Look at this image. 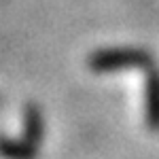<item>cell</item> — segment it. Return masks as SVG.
Returning a JSON list of instances; mask_svg holds the SVG:
<instances>
[{"mask_svg": "<svg viewBox=\"0 0 159 159\" xmlns=\"http://www.w3.org/2000/svg\"><path fill=\"white\" fill-rule=\"evenodd\" d=\"M155 61L151 51L140 47H106V49L93 51L87 57L89 70L98 74L117 72V70H129V68H151Z\"/></svg>", "mask_w": 159, "mask_h": 159, "instance_id": "obj_1", "label": "cell"}, {"mask_svg": "<svg viewBox=\"0 0 159 159\" xmlns=\"http://www.w3.org/2000/svg\"><path fill=\"white\" fill-rule=\"evenodd\" d=\"M144 125L148 132L159 134V68H147L144 81Z\"/></svg>", "mask_w": 159, "mask_h": 159, "instance_id": "obj_2", "label": "cell"}, {"mask_svg": "<svg viewBox=\"0 0 159 159\" xmlns=\"http://www.w3.org/2000/svg\"><path fill=\"white\" fill-rule=\"evenodd\" d=\"M38 147L21 138L0 136V159H36Z\"/></svg>", "mask_w": 159, "mask_h": 159, "instance_id": "obj_3", "label": "cell"}, {"mask_svg": "<svg viewBox=\"0 0 159 159\" xmlns=\"http://www.w3.org/2000/svg\"><path fill=\"white\" fill-rule=\"evenodd\" d=\"M28 142H32L34 147H40L43 136H45V121H43V112L36 104H25L24 108V132H21Z\"/></svg>", "mask_w": 159, "mask_h": 159, "instance_id": "obj_4", "label": "cell"}]
</instances>
